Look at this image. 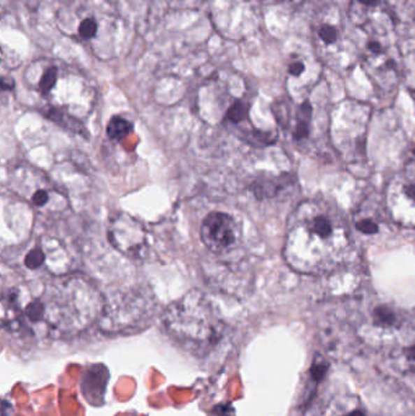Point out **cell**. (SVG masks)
<instances>
[{
	"label": "cell",
	"mask_w": 415,
	"mask_h": 416,
	"mask_svg": "<svg viewBox=\"0 0 415 416\" xmlns=\"http://www.w3.org/2000/svg\"><path fill=\"white\" fill-rule=\"evenodd\" d=\"M15 87V81L10 77H3L1 78V89L3 90H13Z\"/></svg>",
	"instance_id": "25"
},
{
	"label": "cell",
	"mask_w": 415,
	"mask_h": 416,
	"mask_svg": "<svg viewBox=\"0 0 415 416\" xmlns=\"http://www.w3.org/2000/svg\"><path fill=\"white\" fill-rule=\"evenodd\" d=\"M57 68L55 66L49 67L47 68V71L43 73L39 83H38V89L39 93L47 96V95L52 93V90L54 89V87L57 85Z\"/></svg>",
	"instance_id": "22"
},
{
	"label": "cell",
	"mask_w": 415,
	"mask_h": 416,
	"mask_svg": "<svg viewBox=\"0 0 415 416\" xmlns=\"http://www.w3.org/2000/svg\"><path fill=\"white\" fill-rule=\"evenodd\" d=\"M155 308V298L145 288L118 290L104 297L98 325L110 335L138 332L150 322Z\"/></svg>",
	"instance_id": "4"
},
{
	"label": "cell",
	"mask_w": 415,
	"mask_h": 416,
	"mask_svg": "<svg viewBox=\"0 0 415 416\" xmlns=\"http://www.w3.org/2000/svg\"><path fill=\"white\" fill-rule=\"evenodd\" d=\"M328 370H329L328 360L324 357H321V355H316L314 359H313V363H312L311 369H310V376H311L312 381L316 383V385L321 383L326 378Z\"/></svg>",
	"instance_id": "21"
},
{
	"label": "cell",
	"mask_w": 415,
	"mask_h": 416,
	"mask_svg": "<svg viewBox=\"0 0 415 416\" xmlns=\"http://www.w3.org/2000/svg\"><path fill=\"white\" fill-rule=\"evenodd\" d=\"M17 170L13 183L20 196L47 214H60L66 209V200L50 183L41 178L32 168H29V173L26 168Z\"/></svg>",
	"instance_id": "7"
},
{
	"label": "cell",
	"mask_w": 415,
	"mask_h": 416,
	"mask_svg": "<svg viewBox=\"0 0 415 416\" xmlns=\"http://www.w3.org/2000/svg\"><path fill=\"white\" fill-rule=\"evenodd\" d=\"M162 320L167 334L198 358L213 353L226 339V324L198 290H191L170 303Z\"/></svg>",
	"instance_id": "3"
},
{
	"label": "cell",
	"mask_w": 415,
	"mask_h": 416,
	"mask_svg": "<svg viewBox=\"0 0 415 416\" xmlns=\"http://www.w3.org/2000/svg\"><path fill=\"white\" fill-rule=\"evenodd\" d=\"M388 15L402 24L415 21V0H382Z\"/></svg>",
	"instance_id": "14"
},
{
	"label": "cell",
	"mask_w": 415,
	"mask_h": 416,
	"mask_svg": "<svg viewBox=\"0 0 415 416\" xmlns=\"http://www.w3.org/2000/svg\"><path fill=\"white\" fill-rule=\"evenodd\" d=\"M110 242L115 248L131 258H144L147 255V230L137 219L121 213L113 218L109 228Z\"/></svg>",
	"instance_id": "10"
},
{
	"label": "cell",
	"mask_w": 415,
	"mask_h": 416,
	"mask_svg": "<svg viewBox=\"0 0 415 416\" xmlns=\"http://www.w3.org/2000/svg\"><path fill=\"white\" fill-rule=\"evenodd\" d=\"M387 34H369L362 54L365 73L374 85L382 93H392L401 81V66L398 55L390 43Z\"/></svg>",
	"instance_id": "6"
},
{
	"label": "cell",
	"mask_w": 415,
	"mask_h": 416,
	"mask_svg": "<svg viewBox=\"0 0 415 416\" xmlns=\"http://www.w3.org/2000/svg\"><path fill=\"white\" fill-rule=\"evenodd\" d=\"M291 185V178L289 174L269 177L263 175L252 181L250 190L257 199H272L278 196L283 190L288 189Z\"/></svg>",
	"instance_id": "13"
},
{
	"label": "cell",
	"mask_w": 415,
	"mask_h": 416,
	"mask_svg": "<svg viewBox=\"0 0 415 416\" xmlns=\"http://www.w3.org/2000/svg\"><path fill=\"white\" fill-rule=\"evenodd\" d=\"M370 111L362 105H346L331 119L330 139L340 156L349 165L365 158Z\"/></svg>",
	"instance_id": "5"
},
{
	"label": "cell",
	"mask_w": 415,
	"mask_h": 416,
	"mask_svg": "<svg viewBox=\"0 0 415 416\" xmlns=\"http://www.w3.org/2000/svg\"><path fill=\"white\" fill-rule=\"evenodd\" d=\"M385 208L397 224L415 228V183L407 178L391 181L385 194Z\"/></svg>",
	"instance_id": "11"
},
{
	"label": "cell",
	"mask_w": 415,
	"mask_h": 416,
	"mask_svg": "<svg viewBox=\"0 0 415 416\" xmlns=\"http://www.w3.org/2000/svg\"><path fill=\"white\" fill-rule=\"evenodd\" d=\"M405 178L415 183V147L405 162Z\"/></svg>",
	"instance_id": "24"
},
{
	"label": "cell",
	"mask_w": 415,
	"mask_h": 416,
	"mask_svg": "<svg viewBox=\"0 0 415 416\" xmlns=\"http://www.w3.org/2000/svg\"><path fill=\"white\" fill-rule=\"evenodd\" d=\"M247 114H249V105L242 100H236L226 111V119L231 124H241L247 119Z\"/></svg>",
	"instance_id": "20"
},
{
	"label": "cell",
	"mask_w": 415,
	"mask_h": 416,
	"mask_svg": "<svg viewBox=\"0 0 415 416\" xmlns=\"http://www.w3.org/2000/svg\"><path fill=\"white\" fill-rule=\"evenodd\" d=\"M288 75L293 82V93L301 98L302 103L306 101L307 95L318 83L319 70L313 62L308 60V57L293 55L289 62Z\"/></svg>",
	"instance_id": "12"
},
{
	"label": "cell",
	"mask_w": 415,
	"mask_h": 416,
	"mask_svg": "<svg viewBox=\"0 0 415 416\" xmlns=\"http://www.w3.org/2000/svg\"><path fill=\"white\" fill-rule=\"evenodd\" d=\"M313 39L318 52L324 57H335L344 44V31L339 9L331 4L321 6L312 24Z\"/></svg>",
	"instance_id": "8"
},
{
	"label": "cell",
	"mask_w": 415,
	"mask_h": 416,
	"mask_svg": "<svg viewBox=\"0 0 415 416\" xmlns=\"http://www.w3.org/2000/svg\"><path fill=\"white\" fill-rule=\"evenodd\" d=\"M200 237L208 250L214 255H224L238 245L240 239V228L231 214L212 212L203 219Z\"/></svg>",
	"instance_id": "9"
},
{
	"label": "cell",
	"mask_w": 415,
	"mask_h": 416,
	"mask_svg": "<svg viewBox=\"0 0 415 416\" xmlns=\"http://www.w3.org/2000/svg\"><path fill=\"white\" fill-rule=\"evenodd\" d=\"M45 339H68L99 320L104 296L82 276H60L41 292Z\"/></svg>",
	"instance_id": "2"
},
{
	"label": "cell",
	"mask_w": 415,
	"mask_h": 416,
	"mask_svg": "<svg viewBox=\"0 0 415 416\" xmlns=\"http://www.w3.org/2000/svg\"><path fill=\"white\" fill-rule=\"evenodd\" d=\"M48 255L41 245L32 247L31 250L24 255V263L26 268L31 270H37L42 268L44 263L47 262Z\"/></svg>",
	"instance_id": "19"
},
{
	"label": "cell",
	"mask_w": 415,
	"mask_h": 416,
	"mask_svg": "<svg viewBox=\"0 0 415 416\" xmlns=\"http://www.w3.org/2000/svg\"><path fill=\"white\" fill-rule=\"evenodd\" d=\"M344 416H367V414L363 410H361V409H354V410L347 413Z\"/></svg>",
	"instance_id": "26"
},
{
	"label": "cell",
	"mask_w": 415,
	"mask_h": 416,
	"mask_svg": "<svg viewBox=\"0 0 415 416\" xmlns=\"http://www.w3.org/2000/svg\"><path fill=\"white\" fill-rule=\"evenodd\" d=\"M48 117L52 119L54 122L60 124L61 127L67 128L72 132L80 133L82 135L85 137V128L80 124V122L75 119H72L70 114H65L62 110L59 107H50L48 110Z\"/></svg>",
	"instance_id": "17"
},
{
	"label": "cell",
	"mask_w": 415,
	"mask_h": 416,
	"mask_svg": "<svg viewBox=\"0 0 415 416\" xmlns=\"http://www.w3.org/2000/svg\"><path fill=\"white\" fill-rule=\"evenodd\" d=\"M354 225L359 232L367 235H373L379 232L380 216L375 211L372 213L369 209H365V207L359 208L358 212L354 214Z\"/></svg>",
	"instance_id": "15"
},
{
	"label": "cell",
	"mask_w": 415,
	"mask_h": 416,
	"mask_svg": "<svg viewBox=\"0 0 415 416\" xmlns=\"http://www.w3.org/2000/svg\"><path fill=\"white\" fill-rule=\"evenodd\" d=\"M132 132V122H129L127 119H123L121 116L112 117L106 127L108 137L117 142L124 140Z\"/></svg>",
	"instance_id": "16"
},
{
	"label": "cell",
	"mask_w": 415,
	"mask_h": 416,
	"mask_svg": "<svg viewBox=\"0 0 415 416\" xmlns=\"http://www.w3.org/2000/svg\"><path fill=\"white\" fill-rule=\"evenodd\" d=\"M372 317L377 327H395L398 324V315L395 309L385 304H380L374 308Z\"/></svg>",
	"instance_id": "18"
},
{
	"label": "cell",
	"mask_w": 415,
	"mask_h": 416,
	"mask_svg": "<svg viewBox=\"0 0 415 416\" xmlns=\"http://www.w3.org/2000/svg\"><path fill=\"white\" fill-rule=\"evenodd\" d=\"M80 36L82 38L90 39L94 38L98 32V24L93 19H85L80 22V29H78Z\"/></svg>",
	"instance_id": "23"
},
{
	"label": "cell",
	"mask_w": 415,
	"mask_h": 416,
	"mask_svg": "<svg viewBox=\"0 0 415 416\" xmlns=\"http://www.w3.org/2000/svg\"><path fill=\"white\" fill-rule=\"evenodd\" d=\"M351 252V232L337 208L321 199L303 201L289 221L284 258L308 275L330 273Z\"/></svg>",
	"instance_id": "1"
}]
</instances>
